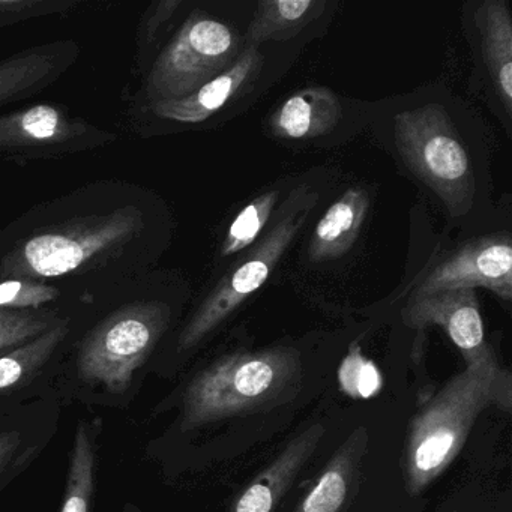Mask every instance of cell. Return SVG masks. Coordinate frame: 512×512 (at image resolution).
<instances>
[{
	"mask_svg": "<svg viewBox=\"0 0 512 512\" xmlns=\"http://www.w3.org/2000/svg\"><path fill=\"white\" fill-rule=\"evenodd\" d=\"M319 196L307 190L293 191L278 220L251 245L248 253L218 281L203 299L179 335L181 352L199 346L224 320L229 319L268 280L299 230L304 226Z\"/></svg>",
	"mask_w": 512,
	"mask_h": 512,
	"instance_id": "6",
	"label": "cell"
},
{
	"mask_svg": "<svg viewBox=\"0 0 512 512\" xmlns=\"http://www.w3.org/2000/svg\"><path fill=\"white\" fill-rule=\"evenodd\" d=\"M184 0H158L149 5L148 10L140 19L139 29L136 35V59L137 64L148 62L152 50L160 43L161 37L167 28H170L181 8Z\"/></svg>",
	"mask_w": 512,
	"mask_h": 512,
	"instance_id": "23",
	"label": "cell"
},
{
	"mask_svg": "<svg viewBox=\"0 0 512 512\" xmlns=\"http://www.w3.org/2000/svg\"><path fill=\"white\" fill-rule=\"evenodd\" d=\"M157 194L136 182L101 179L32 206L0 230V280L61 292L109 289L148 274L167 241Z\"/></svg>",
	"mask_w": 512,
	"mask_h": 512,
	"instance_id": "1",
	"label": "cell"
},
{
	"mask_svg": "<svg viewBox=\"0 0 512 512\" xmlns=\"http://www.w3.org/2000/svg\"><path fill=\"white\" fill-rule=\"evenodd\" d=\"M301 371V355L293 347L223 356L188 385L182 428L193 430L280 403L287 395L298 392Z\"/></svg>",
	"mask_w": 512,
	"mask_h": 512,
	"instance_id": "3",
	"label": "cell"
},
{
	"mask_svg": "<svg viewBox=\"0 0 512 512\" xmlns=\"http://www.w3.org/2000/svg\"><path fill=\"white\" fill-rule=\"evenodd\" d=\"M512 406V379L497 364L469 367L448 380L410 424L403 476L412 496L422 493L454 461L482 410Z\"/></svg>",
	"mask_w": 512,
	"mask_h": 512,
	"instance_id": "2",
	"label": "cell"
},
{
	"mask_svg": "<svg viewBox=\"0 0 512 512\" xmlns=\"http://www.w3.org/2000/svg\"><path fill=\"white\" fill-rule=\"evenodd\" d=\"M71 332V319L64 317L58 325L35 340L0 356V394L11 391L31 379L53 353L67 340Z\"/></svg>",
	"mask_w": 512,
	"mask_h": 512,
	"instance_id": "20",
	"label": "cell"
},
{
	"mask_svg": "<svg viewBox=\"0 0 512 512\" xmlns=\"http://www.w3.org/2000/svg\"><path fill=\"white\" fill-rule=\"evenodd\" d=\"M65 293L49 284L25 280H0V308L41 310L64 298Z\"/></svg>",
	"mask_w": 512,
	"mask_h": 512,
	"instance_id": "24",
	"label": "cell"
},
{
	"mask_svg": "<svg viewBox=\"0 0 512 512\" xmlns=\"http://www.w3.org/2000/svg\"><path fill=\"white\" fill-rule=\"evenodd\" d=\"M124 512H139L136 508H133V506L128 505L127 508H125Z\"/></svg>",
	"mask_w": 512,
	"mask_h": 512,
	"instance_id": "28",
	"label": "cell"
},
{
	"mask_svg": "<svg viewBox=\"0 0 512 512\" xmlns=\"http://www.w3.org/2000/svg\"><path fill=\"white\" fill-rule=\"evenodd\" d=\"M74 40L29 47L0 61V109L52 88L79 61Z\"/></svg>",
	"mask_w": 512,
	"mask_h": 512,
	"instance_id": "12",
	"label": "cell"
},
{
	"mask_svg": "<svg viewBox=\"0 0 512 512\" xmlns=\"http://www.w3.org/2000/svg\"><path fill=\"white\" fill-rule=\"evenodd\" d=\"M98 431L100 421H82L77 427L61 512H91L98 466Z\"/></svg>",
	"mask_w": 512,
	"mask_h": 512,
	"instance_id": "19",
	"label": "cell"
},
{
	"mask_svg": "<svg viewBox=\"0 0 512 512\" xmlns=\"http://www.w3.org/2000/svg\"><path fill=\"white\" fill-rule=\"evenodd\" d=\"M368 440L367 428L353 430L295 512H344L358 482Z\"/></svg>",
	"mask_w": 512,
	"mask_h": 512,
	"instance_id": "14",
	"label": "cell"
},
{
	"mask_svg": "<svg viewBox=\"0 0 512 512\" xmlns=\"http://www.w3.org/2000/svg\"><path fill=\"white\" fill-rule=\"evenodd\" d=\"M64 319L56 308L11 310L0 308V356L40 337Z\"/></svg>",
	"mask_w": 512,
	"mask_h": 512,
	"instance_id": "22",
	"label": "cell"
},
{
	"mask_svg": "<svg viewBox=\"0 0 512 512\" xmlns=\"http://www.w3.org/2000/svg\"><path fill=\"white\" fill-rule=\"evenodd\" d=\"M451 512H455V511H451Z\"/></svg>",
	"mask_w": 512,
	"mask_h": 512,
	"instance_id": "29",
	"label": "cell"
},
{
	"mask_svg": "<svg viewBox=\"0 0 512 512\" xmlns=\"http://www.w3.org/2000/svg\"><path fill=\"white\" fill-rule=\"evenodd\" d=\"M241 55V37L229 23L193 11L149 65L134 104L178 100L229 70Z\"/></svg>",
	"mask_w": 512,
	"mask_h": 512,
	"instance_id": "5",
	"label": "cell"
},
{
	"mask_svg": "<svg viewBox=\"0 0 512 512\" xmlns=\"http://www.w3.org/2000/svg\"><path fill=\"white\" fill-rule=\"evenodd\" d=\"M278 197H280V191H268L256 197L236 215L221 244V256L229 257L241 253L245 248H250L259 241L260 233L263 232L277 208Z\"/></svg>",
	"mask_w": 512,
	"mask_h": 512,
	"instance_id": "21",
	"label": "cell"
},
{
	"mask_svg": "<svg viewBox=\"0 0 512 512\" xmlns=\"http://www.w3.org/2000/svg\"><path fill=\"white\" fill-rule=\"evenodd\" d=\"M395 143L404 163L448 206L463 215L472 205L475 181L469 154L439 104L398 113Z\"/></svg>",
	"mask_w": 512,
	"mask_h": 512,
	"instance_id": "7",
	"label": "cell"
},
{
	"mask_svg": "<svg viewBox=\"0 0 512 512\" xmlns=\"http://www.w3.org/2000/svg\"><path fill=\"white\" fill-rule=\"evenodd\" d=\"M485 289L505 302L512 299V247L505 233L472 239L437 263L410 298L443 290Z\"/></svg>",
	"mask_w": 512,
	"mask_h": 512,
	"instance_id": "9",
	"label": "cell"
},
{
	"mask_svg": "<svg viewBox=\"0 0 512 512\" xmlns=\"http://www.w3.org/2000/svg\"><path fill=\"white\" fill-rule=\"evenodd\" d=\"M482 56L497 97L508 115L512 110V19L505 0H485L475 14Z\"/></svg>",
	"mask_w": 512,
	"mask_h": 512,
	"instance_id": "16",
	"label": "cell"
},
{
	"mask_svg": "<svg viewBox=\"0 0 512 512\" xmlns=\"http://www.w3.org/2000/svg\"><path fill=\"white\" fill-rule=\"evenodd\" d=\"M403 322L415 329L440 326L469 367L497 364L493 349L485 341L475 290H443L410 298L403 310Z\"/></svg>",
	"mask_w": 512,
	"mask_h": 512,
	"instance_id": "10",
	"label": "cell"
},
{
	"mask_svg": "<svg viewBox=\"0 0 512 512\" xmlns=\"http://www.w3.org/2000/svg\"><path fill=\"white\" fill-rule=\"evenodd\" d=\"M325 7V0H260L248 29V46L295 37L322 16Z\"/></svg>",
	"mask_w": 512,
	"mask_h": 512,
	"instance_id": "18",
	"label": "cell"
},
{
	"mask_svg": "<svg viewBox=\"0 0 512 512\" xmlns=\"http://www.w3.org/2000/svg\"><path fill=\"white\" fill-rule=\"evenodd\" d=\"M259 47L247 46L238 61L202 88L178 100L158 101L151 104H134L133 121L173 122V124H202L235 100L263 67Z\"/></svg>",
	"mask_w": 512,
	"mask_h": 512,
	"instance_id": "11",
	"label": "cell"
},
{
	"mask_svg": "<svg viewBox=\"0 0 512 512\" xmlns=\"http://www.w3.org/2000/svg\"><path fill=\"white\" fill-rule=\"evenodd\" d=\"M22 443L23 436L19 431L0 433V478L16 463Z\"/></svg>",
	"mask_w": 512,
	"mask_h": 512,
	"instance_id": "27",
	"label": "cell"
},
{
	"mask_svg": "<svg viewBox=\"0 0 512 512\" xmlns=\"http://www.w3.org/2000/svg\"><path fill=\"white\" fill-rule=\"evenodd\" d=\"M343 110L331 89L310 86L287 98L269 119L275 137L287 140L316 139L335 130Z\"/></svg>",
	"mask_w": 512,
	"mask_h": 512,
	"instance_id": "15",
	"label": "cell"
},
{
	"mask_svg": "<svg viewBox=\"0 0 512 512\" xmlns=\"http://www.w3.org/2000/svg\"><path fill=\"white\" fill-rule=\"evenodd\" d=\"M370 209V196L364 188H349L335 200L314 229L310 244L313 262L343 257L355 244Z\"/></svg>",
	"mask_w": 512,
	"mask_h": 512,
	"instance_id": "17",
	"label": "cell"
},
{
	"mask_svg": "<svg viewBox=\"0 0 512 512\" xmlns=\"http://www.w3.org/2000/svg\"><path fill=\"white\" fill-rule=\"evenodd\" d=\"M145 275L133 283V296L116 304L82 338L77 371L83 382L124 392L172 323V305L143 290Z\"/></svg>",
	"mask_w": 512,
	"mask_h": 512,
	"instance_id": "4",
	"label": "cell"
},
{
	"mask_svg": "<svg viewBox=\"0 0 512 512\" xmlns=\"http://www.w3.org/2000/svg\"><path fill=\"white\" fill-rule=\"evenodd\" d=\"M340 383L347 394L361 398L371 397L382 386L379 370L364 358L359 347H352L341 364Z\"/></svg>",
	"mask_w": 512,
	"mask_h": 512,
	"instance_id": "26",
	"label": "cell"
},
{
	"mask_svg": "<svg viewBox=\"0 0 512 512\" xmlns=\"http://www.w3.org/2000/svg\"><path fill=\"white\" fill-rule=\"evenodd\" d=\"M323 436L325 427L317 422L293 437L239 494L229 512H274L275 506L286 496L305 464L313 457Z\"/></svg>",
	"mask_w": 512,
	"mask_h": 512,
	"instance_id": "13",
	"label": "cell"
},
{
	"mask_svg": "<svg viewBox=\"0 0 512 512\" xmlns=\"http://www.w3.org/2000/svg\"><path fill=\"white\" fill-rule=\"evenodd\" d=\"M80 5L79 0H0V29L43 17L62 16Z\"/></svg>",
	"mask_w": 512,
	"mask_h": 512,
	"instance_id": "25",
	"label": "cell"
},
{
	"mask_svg": "<svg viewBox=\"0 0 512 512\" xmlns=\"http://www.w3.org/2000/svg\"><path fill=\"white\" fill-rule=\"evenodd\" d=\"M118 134L74 115L67 106L40 103L0 113V155L13 161L61 160L106 148Z\"/></svg>",
	"mask_w": 512,
	"mask_h": 512,
	"instance_id": "8",
	"label": "cell"
}]
</instances>
